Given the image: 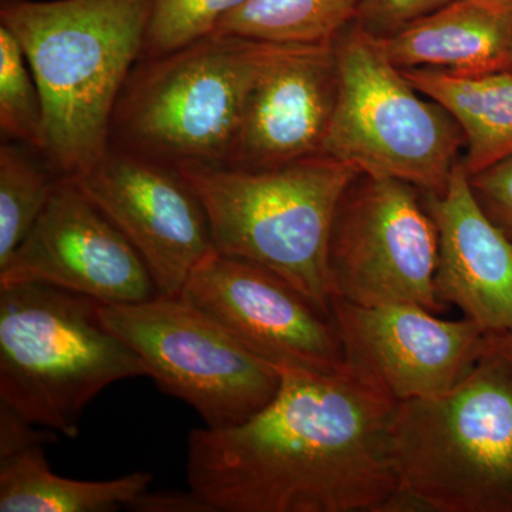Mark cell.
<instances>
[{
	"label": "cell",
	"mask_w": 512,
	"mask_h": 512,
	"mask_svg": "<svg viewBox=\"0 0 512 512\" xmlns=\"http://www.w3.org/2000/svg\"><path fill=\"white\" fill-rule=\"evenodd\" d=\"M264 409L229 429L191 430L187 480L215 512H387L399 494V402L346 360L330 372L278 369Z\"/></svg>",
	"instance_id": "obj_1"
},
{
	"label": "cell",
	"mask_w": 512,
	"mask_h": 512,
	"mask_svg": "<svg viewBox=\"0 0 512 512\" xmlns=\"http://www.w3.org/2000/svg\"><path fill=\"white\" fill-rule=\"evenodd\" d=\"M151 0H3L43 107L40 154L57 177H77L111 146V123L143 57Z\"/></svg>",
	"instance_id": "obj_2"
},
{
	"label": "cell",
	"mask_w": 512,
	"mask_h": 512,
	"mask_svg": "<svg viewBox=\"0 0 512 512\" xmlns=\"http://www.w3.org/2000/svg\"><path fill=\"white\" fill-rule=\"evenodd\" d=\"M392 451V512H512V332L447 392L399 402Z\"/></svg>",
	"instance_id": "obj_3"
},
{
	"label": "cell",
	"mask_w": 512,
	"mask_h": 512,
	"mask_svg": "<svg viewBox=\"0 0 512 512\" xmlns=\"http://www.w3.org/2000/svg\"><path fill=\"white\" fill-rule=\"evenodd\" d=\"M177 171L207 212L215 252L274 272L333 318L330 232L357 168L319 154L262 170Z\"/></svg>",
	"instance_id": "obj_4"
},
{
	"label": "cell",
	"mask_w": 512,
	"mask_h": 512,
	"mask_svg": "<svg viewBox=\"0 0 512 512\" xmlns=\"http://www.w3.org/2000/svg\"><path fill=\"white\" fill-rule=\"evenodd\" d=\"M288 47L212 33L141 57L114 111L111 146L175 170L227 167L256 82Z\"/></svg>",
	"instance_id": "obj_5"
},
{
	"label": "cell",
	"mask_w": 512,
	"mask_h": 512,
	"mask_svg": "<svg viewBox=\"0 0 512 512\" xmlns=\"http://www.w3.org/2000/svg\"><path fill=\"white\" fill-rule=\"evenodd\" d=\"M100 305L55 286H0V404L77 439L84 410L104 389L147 376L104 325Z\"/></svg>",
	"instance_id": "obj_6"
},
{
	"label": "cell",
	"mask_w": 512,
	"mask_h": 512,
	"mask_svg": "<svg viewBox=\"0 0 512 512\" xmlns=\"http://www.w3.org/2000/svg\"><path fill=\"white\" fill-rule=\"evenodd\" d=\"M333 50L338 90L323 156L426 195L441 194L466 146L454 117L424 99L360 26L343 30Z\"/></svg>",
	"instance_id": "obj_7"
},
{
	"label": "cell",
	"mask_w": 512,
	"mask_h": 512,
	"mask_svg": "<svg viewBox=\"0 0 512 512\" xmlns=\"http://www.w3.org/2000/svg\"><path fill=\"white\" fill-rule=\"evenodd\" d=\"M107 326L133 350L147 376L195 410L205 427L244 423L274 399L281 373L181 296L100 305Z\"/></svg>",
	"instance_id": "obj_8"
},
{
	"label": "cell",
	"mask_w": 512,
	"mask_h": 512,
	"mask_svg": "<svg viewBox=\"0 0 512 512\" xmlns=\"http://www.w3.org/2000/svg\"><path fill=\"white\" fill-rule=\"evenodd\" d=\"M420 190L360 174L343 194L330 232L333 299L362 306L416 303L446 312L437 298V229Z\"/></svg>",
	"instance_id": "obj_9"
},
{
	"label": "cell",
	"mask_w": 512,
	"mask_h": 512,
	"mask_svg": "<svg viewBox=\"0 0 512 512\" xmlns=\"http://www.w3.org/2000/svg\"><path fill=\"white\" fill-rule=\"evenodd\" d=\"M180 296L276 369L330 372L348 360L335 320L262 266L212 249Z\"/></svg>",
	"instance_id": "obj_10"
},
{
	"label": "cell",
	"mask_w": 512,
	"mask_h": 512,
	"mask_svg": "<svg viewBox=\"0 0 512 512\" xmlns=\"http://www.w3.org/2000/svg\"><path fill=\"white\" fill-rule=\"evenodd\" d=\"M72 180L133 245L158 293L180 296L212 251L207 212L183 175L110 146L99 163Z\"/></svg>",
	"instance_id": "obj_11"
},
{
	"label": "cell",
	"mask_w": 512,
	"mask_h": 512,
	"mask_svg": "<svg viewBox=\"0 0 512 512\" xmlns=\"http://www.w3.org/2000/svg\"><path fill=\"white\" fill-rule=\"evenodd\" d=\"M19 284L55 286L101 305L160 295L133 245L69 177H59L28 237L0 266V286Z\"/></svg>",
	"instance_id": "obj_12"
},
{
	"label": "cell",
	"mask_w": 512,
	"mask_h": 512,
	"mask_svg": "<svg viewBox=\"0 0 512 512\" xmlns=\"http://www.w3.org/2000/svg\"><path fill=\"white\" fill-rule=\"evenodd\" d=\"M346 357L397 402L437 396L470 372L487 333L473 320H448L416 303L362 306L333 299Z\"/></svg>",
	"instance_id": "obj_13"
},
{
	"label": "cell",
	"mask_w": 512,
	"mask_h": 512,
	"mask_svg": "<svg viewBox=\"0 0 512 512\" xmlns=\"http://www.w3.org/2000/svg\"><path fill=\"white\" fill-rule=\"evenodd\" d=\"M336 90L333 43L289 46L256 82L227 167L262 170L322 154Z\"/></svg>",
	"instance_id": "obj_14"
},
{
	"label": "cell",
	"mask_w": 512,
	"mask_h": 512,
	"mask_svg": "<svg viewBox=\"0 0 512 512\" xmlns=\"http://www.w3.org/2000/svg\"><path fill=\"white\" fill-rule=\"evenodd\" d=\"M426 197L439 241L437 298L485 333L512 332V241L485 214L463 163L446 190Z\"/></svg>",
	"instance_id": "obj_15"
},
{
	"label": "cell",
	"mask_w": 512,
	"mask_h": 512,
	"mask_svg": "<svg viewBox=\"0 0 512 512\" xmlns=\"http://www.w3.org/2000/svg\"><path fill=\"white\" fill-rule=\"evenodd\" d=\"M400 70L433 69L461 76L512 72V6L456 0L390 36L375 37Z\"/></svg>",
	"instance_id": "obj_16"
},
{
	"label": "cell",
	"mask_w": 512,
	"mask_h": 512,
	"mask_svg": "<svg viewBox=\"0 0 512 512\" xmlns=\"http://www.w3.org/2000/svg\"><path fill=\"white\" fill-rule=\"evenodd\" d=\"M417 90L454 117L466 138L468 174L512 156V72L461 76L433 69L402 70Z\"/></svg>",
	"instance_id": "obj_17"
},
{
	"label": "cell",
	"mask_w": 512,
	"mask_h": 512,
	"mask_svg": "<svg viewBox=\"0 0 512 512\" xmlns=\"http://www.w3.org/2000/svg\"><path fill=\"white\" fill-rule=\"evenodd\" d=\"M153 474L136 471L106 481L53 473L43 444L0 456V512H113L150 488Z\"/></svg>",
	"instance_id": "obj_18"
},
{
	"label": "cell",
	"mask_w": 512,
	"mask_h": 512,
	"mask_svg": "<svg viewBox=\"0 0 512 512\" xmlns=\"http://www.w3.org/2000/svg\"><path fill=\"white\" fill-rule=\"evenodd\" d=\"M359 0H247L214 33L285 46L333 43L356 19Z\"/></svg>",
	"instance_id": "obj_19"
},
{
	"label": "cell",
	"mask_w": 512,
	"mask_h": 512,
	"mask_svg": "<svg viewBox=\"0 0 512 512\" xmlns=\"http://www.w3.org/2000/svg\"><path fill=\"white\" fill-rule=\"evenodd\" d=\"M59 177L28 151L12 143L0 147V266L28 237L52 197Z\"/></svg>",
	"instance_id": "obj_20"
},
{
	"label": "cell",
	"mask_w": 512,
	"mask_h": 512,
	"mask_svg": "<svg viewBox=\"0 0 512 512\" xmlns=\"http://www.w3.org/2000/svg\"><path fill=\"white\" fill-rule=\"evenodd\" d=\"M0 128L6 136L39 151L43 107L39 89L18 39L0 25Z\"/></svg>",
	"instance_id": "obj_21"
},
{
	"label": "cell",
	"mask_w": 512,
	"mask_h": 512,
	"mask_svg": "<svg viewBox=\"0 0 512 512\" xmlns=\"http://www.w3.org/2000/svg\"><path fill=\"white\" fill-rule=\"evenodd\" d=\"M247 0H151L143 57L167 55L212 35Z\"/></svg>",
	"instance_id": "obj_22"
},
{
	"label": "cell",
	"mask_w": 512,
	"mask_h": 512,
	"mask_svg": "<svg viewBox=\"0 0 512 512\" xmlns=\"http://www.w3.org/2000/svg\"><path fill=\"white\" fill-rule=\"evenodd\" d=\"M456 0H359L356 25L375 37L393 35Z\"/></svg>",
	"instance_id": "obj_23"
},
{
	"label": "cell",
	"mask_w": 512,
	"mask_h": 512,
	"mask_svg": "<svg viewBox=\"0 0 512 512\" xmlns=\"http://www.w3.org/2000/svg\"><path fill=\"white\" fill-rule=\"evenodd\" d=\"M470 184L485 214L512 241V156L471 174Z\"/></svg>",
	"instance_id": "obj_24"
},
{
	"label": "cell",
	"mask_w": 512,
	"mask_h": 512,
	"mask_svg": "<svg viewBox=\"0 0 512 512\" xmlns=\"http://www.w3.org/2000/svg\"><path fill=\"white\" fill-rule=\"evenodd\" d=\"M35 424L23 419L8 406L0 404V456L18 451L32 444H46L55 441L52 430H37Z\"/></svg>",
	"instance_id": "obj_25"
},
{
	"label": "cell",
	"mask_w": 512,
	"mask_h": 512,
	"mask_svg": "<svg viewBox=\"0 0 512 512\" xmlns=\"http://www.w3.org/2000/svg\"><path fill=\"white\" fill-rule=\"evenodd\" d=\"M128 510L138 512H215L207 501L194 491H154L150 488L138 495Z\"/></svg>",
	"instance_id": "obj_26"
},
{
	"label": "cell",
	"mask_w": 512,
	"mask_h": 512,
	"mask_svg": "<svg viewBox=\"0 0 512 512\" xmlns=\"http://www.w3.org/2000/svg\"><path fill=\"white\" fill-rule=\"evenodd\" d=\"M497 2L504 3V5L512 6V0H497Z\"/></svg>",
	"instance_id": "obj_27"
}]
</instances>
